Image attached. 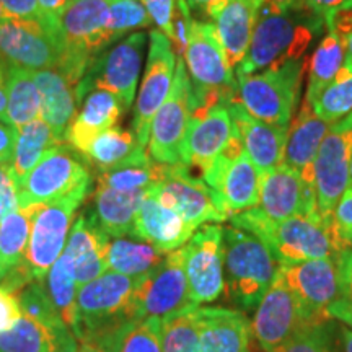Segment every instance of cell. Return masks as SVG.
Returning a JSON list of instances; mask_svg holds the SVG:
<instances>
[{"label": "cell", "mask_w": 352, "mask_h": 352, "mask_svg": "<svg viewBox=\"0 0 352 352\" xmlns=\"http://www.w3.org/2000/svg\"><path fill=\"white\" fill-rule=\"evenodd\" d=\"M323 23L305 0H263L252 43L236 65L235 78L303 59Z\"/></svg>", "instance_id": "obj_1"}, {"label": "cell", "mask_w": 352, "mask_h": 352, "mask_svg": "<svg viewBox=\"0 0 352 352\" xmlns=\"http://www.w3.org/2000/svg\"><path fill=\"white\" fill-rule=\"evenodd\" d=\"M232 227L241 228L270 246L279 264H294L310 259L334 258L342 261L344 252L334 235L331 219L320 212L297 215L285 220H271L258 208L228 219Z\"/></svg>", "instance_id": "obj_2"}, {"label": "cell", "mask_w": 352, "mask_h": 352, "mask_svg": "<svg viewBox=\"0 0 352 352\" xmlns=\"http://www.w3.org/2000/svg\"><path fill=\"white\" fill-rule=\"evenodd\" d=\"M223 271L228 298L243 308H254L271 287L279 261L256 235L227 227L223 228Z\"/></svg>", "instance_id": "obj_3"}, {"label": "cell", "mask_w": 352, "mask_h": 352, "mask_svg": "<svg viewBox=\"0 0 352 352\" xmlns=\"http://www.w3.org/2000/svg\"><path fill=\"white\" fill-rule=\"evenodd\" d=\"M305 72V59H297L236 78L235 101L250 116L287 129Z\"/></svg>", "instance_id": "obj_4"}, {"label": "cell", "mask_w": 352, "mask_h": 352, "mask_svg": "<svg viewBox=\"0 0 352 352\" xmlns=\"http://www.w3.org/2000/svg\"><path fill=\"white\" fill-rule=\"evenodd\" d=\"M183 56L195 91L196 107H227L235 100V70L228 64L214 23L192 20L188 46Z\"/></svg>", "instance_id": "obj_5"}, {"label": "cell", "mask_w": 352, "mask_h": 352, "mask_svg": "<svg viewBox=\"0 0 352 352\" xmlns=\"http://www.w3.org/2000/svg\"><path fill=\"white\" fill-rule=\"evenodd\" d=\"M139 277L107 271L77 292L78 341H95L134 320V294Z\"/></svg>", "instance_id": "obj_6"}, {"label": "cell", "mask_w": 352, "mask_h": 352, "mask_svg": "<svg viewBox=\"0 0 352 352\" xmlns=\"http://www.w3.org/2000/svg\"><path fill=\"white\" fill-rule=\"evenodd\" d=\"M90 186L91 182L82 184L70 195L44 204L38 212L25 254V263L34 280H46L52 264L63 254L74 215L85 201Z\"/></svg>", "instance_id": "obj_7"}, {"label": "cell", "mask_w": 352, "mask_h": 352, "mask_svg": "<svg viewBox=\"0 0 352 352\" xmlns=\"http://www.w3.org/2000/svg\"><path fill=\"white\" fill-rule=\"evenodd\" d=\"M195 107V91L188 77L186 65L183 57H178L170 95L151 124L147 145L153 162L162 165L182 164L183 142Z\"/></svg>", "instance_id": "obj_8"}, {"label": "cell", "mask_w": 352, "mask_h": 352, "mask_svg": "<svg viewBox=\"0 0 352 352\" xmlns=\"http://www.w3.org/2000/svg\"><path fill=\"white\" fill-rule=\"evenodd\" d=\"M147 191L165 208L175 210L192 230L206 223L226 222L228 217L215 204L214 191L188 165H162L160 178Z\"/></svg>", "instance_id": "obj_9"}, {"label": "cell", "mask_w": 352, "mask_h": 352, "mask_svg": "<svg viewBox=\"0 0 352 352\" xmlns=\"http://www.w3.org/2000/svg\"><path fill=\"white\" fill-rule=\"evenodd\" d=\"M196 308L189 297L184 248L175 250L155 270L139 277L134 294V320L164 318Z\"/></svg>", "instance_id": "obj_10"}, {"label": "cell", "mask_w": 352, "mask_h": 352, "mask_svg": "<svg viewBox=\"0 0 352 352\" xmlns=\"http://www.w3.org/2000/svg\"><path fill=\"white\" fill-rule=\"evenodd\" d=\"M202 179L212 189L215 204L228 219L258 208L261 173L246 155L239 131L227 151Z\"/></svg>", "instance_id": "obj_11"}, {"label": "cell", "mask_w": 352, "mask_h": 352, "mask_svg": "<svg viewBox=\"0 0 352 352\" xmlns=\"http://www.w3.org/2000/svg\"><path fill=\"white\" fill-rule=\"evenodd\" d=\"M341 263L334 258L279 264L277 274L300 303L303 316L310 327L329 321L328 310L340 297Z\"/></svg>", "instance_id": "obj_12"}, {"label": "cell", "mask_w": 352, "mask_h": 352, "mask_svg": "<svg viewBox=\"0 0 352 352\" xmlns=\"http://www.w3.org/2000/svg\"><path fill=\"white\" fill-rule=\"evenodd\" d=\"M145 46L144 33H132L111 51L104 52L90 65L87 76L77 85V101L90 91V88H100L113 94L121 101L122 109H129L134 103L138 80L142 69Z\"/></svg>", "instance_id": "obj_13"}, {"label": "cell", "mask_w": 352, "mask_h": 352, "mask_svg": "<svg viewBox=\"0 0 352 352\" xmlns=\"http://www.w3.org/2000/svg\"><path fill=\"white\" fill-rule=\"evenodd\" d=\"M63 51L59 26L43 19L12 20L0 25V60L8 67L54 69Z\"/></svg>", "instance_id": "obj_14"}, {"label": "cell", "mask_w": 352, "mask_h": 352, "mask_svg": "<svg viewBox=\"0 0 352 352\" xmlns=\"http://www.w3.org/2000/svg\"><path fill=\"white\" fill-rule=\"evenodd\" d=\"M183 248L184 270L192 303L201 307L215 302L226 294L223 227L217 223H206Z\"/></svg>", "instance_id": "obj_15"}, {"label": "cell", "mask_w": 352, "mask_h": 352, "mask_svg": "<svg viewBox=\"0 0 352 352\" xmlns=\"http://www.w3.org/2000/svg\"><path fill=\"white\" fill-rule=\"evenodd\" d=\"M352 158V113L329 127L314 164V186L318 210L331 219L338 201L349 186Z\"/></svg>", "instance_id": "obj_16"}, {"label": "cell", "mask_w": 352, "mask_h": 352, "mask_svg": "<svg viewBox=\"0 0 352 352\" xmlns=\"http://www.w3.org/2000/svg\"><path fill=\"white\" fill-rule=\"evenodd\" d=\"M90 183V173L74 153L57 144L44 153L38 165L19 186V208L50 204Z\"/></svg>", "instance_id": "obj_17"}, {"label": "cell", "mask_w": 352, "mask_h": 352, "mask_svg": "<svg viewBox=\"0 0 352 352\" xmlns=\"http://www.w3.org/2000/svg\"><path fill=\"white\" fill-rule=\"evenodd\" d=\"M176 57L170 39L160 30L151 32V46L145 64L142 87L139 90V98L135 101L134 113V135L140 147H147L151 124L158 109L165 103L173 85Z\"/></svg>", "instance_id": "obj_18"}, {"label": "cell", "mask_w": 352, "mask_h": 352, "mask_svg": "<svg viewBox=\"0 0 352 352\" xmlns=\"http://www.w3.org/2000/svg\"><path fill=\"white\" fill-rule=\"evenodd\" d=\"M235 135L236 127L226 104L196 107L183 142L182 164L196 166L201 175L206 176Z\"/></svg>", "instance_id": "obj_19"}, {"label": "cell", "mask_w": 352, "mask_h": 352, "mask_svg": "<svg viewBox=\"0 0 352 352\" xmlns=\"http://www.w3.org/2000/svg\"><path fill=\"white\" fill-rule=\"evenodd\" d=\"M252 334L264 352H272L310 327L302 307L283 277L276 274L271 287L258 303L252 323Z\"/></svg>", "instance_id": "obj_20"}, {"label": "cell", "mask_w": 352, "mask_h": 352, "mask_svg": "<svg viewBox=\"0 0 352 352\" xmlns=\"http://www.w3.org/2000/svg\"><path fill=\"white\" fill-rule=\"evenodd\" d=\"M258 209L271 220L320 212L314 184L284 164L261 175Z\"/></svg>", "instance_id": "obj_21"}, {"label": "cell", "mask_w": 352, "mask_h": 352, "mask_svg": "<svg viewBox=\"0 0 352 352\" xmlns=\"http://www.w3.org/2000/svg\"><path fill=\"white\" fill-rule=\"evenodd\" d=\"M109 239L94 215L82 212L70 227L63 256L67 261L78 287L108 271L107 254Z\"/></svg>", "instance_id": "obj_22"}, {"label": "cell", "mask_w": 352, "mask_h": 352, "mask_svg": "<svg viewBox=\"0 0 352 352\" xmlns=\"http://www.w3.org/2000/svg\"><path fill=\"white\" fill-rule=\"evenodd\" d=\"M201 352H252V324L239 310L196 307Z\"/></svg>", "instance_id": "obj_23"}, {"label": "cell", "mask_w": 352, "mask_h": 352, "mask_svg": "<svg viewBox=\"0 0 352 352\" xmlns=\"http://www.w3.org/2000/svg\"><path fill=\"white\" fill-rule=\"evenodd\" d=\"M195 235V230L175 210L165 208L155 196L145 192L144 201L135 214L132 239L155 246L168 254L179 250Z\"/></svg>", "instance_id": "obj_24"}, {"label": "cell", "mask_w": 352, "mask_h": 352, "mask_svg": "<svg viewBox=\"0 0 352 352\" xmlns=\"http://www.w3.org/2000/svg\"><path fill=\"white\" fill-rule=\"evenodd\" d=\"M232 121L239 131L246 155L259 173H266L283 164L287 129L250 116L235 100L227 104Z\"/></svg>", "instance_id": "obj_25"}, {"label": "cell", "mask_w": 352, "mask_h": 352, "mask_svg": "<svg viewBox=\"0 0 352 352\" xmlns=\"http://www.w3.org/2000/svg\"><path fill=\"white\" fill-rule=\"evenodd\" d=\"M331 126V122L321 120L314 111V107L302 101L298 114L292 118L287 127L283 164L297 170L307 182L314 184L315 158Z\"/></svg>", "instance_id": "obj_26"}, {"label": "cell", "mask_w": 352, "mask_h": 352, "mask_svg": "<svg viewBox=\"0 0 352 352\" xmlns=\"http://www.w3.org/2000/svg\"><path fill=\"white\" fill-rule=\"evenodd\" d=\"M259 6L261 0H223L222 6L210 16L233 70L248 52Z\"/></svg>", "instance_id": "obj_27"}, {"label": "cell", "mask_w": 352, "mask_h": 352, "mask_svg": "<svg viewBox=\"0 0 352 352\" xmlns=\"http://www.w3.org/2000/svg\"><path fill=\"white\" fill-rule=\"evenodd\" d=\"M74 333L65 324H47L21 315L7 331L0 333V352H77Z\"/></svg>", "instance_id": "obj_28"}, {"label": "cell", "mask_w": 352, "mask_h": 352, "mask_svg": "<svg viewBox=\"0 0 352 352\" xmlns=\"http://www.w3.org/2000/svg\"><path fill=\"white\" fill-rule=\"evenodd\" d=\"M122 111L124 109L116 96L107 90L96 88L95 91L88 94L82 109L67 127L65 142L83 157L90 144L101 132L113 127L114 122L120 120Z\"/></svg>", "instance_id": "obj_29"}, {"label": "cell", "mask_w": 352, "mask_h": 352, "mask_svg": "<svg viewBox=\"0 0 352 352\" xmlns=\"http://www.w3.org/2000/svg\"><path fill=\"white\" fill-rule=\"evenodd\" d=\"M34 80L41 94V118L50 124L57 142L63 144L67 127L76 118V90L56 69L36 70Z\"/></svg>", "instance_id": "obj_30"}, {"label": "cell", "mask_w": 352, "mask_h": 352, "mask_svg": "<svg viewBox=\"0 0 352 352\" xmlns=\"http://www.w3.org/2000/svg\"><path fill=\"white\" fill-rule=\"evenodd\" d=\"M145 192L147 189L131 192L116 191L98 183L94 195V209L90 214L108 236H132L135 214L140 208V202L144 201Z\"/></svg>", "instance_id": "obj_31"}, {"label": "cell", "mask_w": 352, "mask_h": 352, "mask_svg": "<svg viewBox=\"0 0 352 352\" xmlns=\"http://www.w3.org/2000/svg\"><path fill=\"white\" fill-rule=\"evenodd\" d=\"M43 206L19 208L0 220V280L25 261L33 222Z\"/></svg>", "instance_id": "obj_32"}, {"label": "cell", "mask_w": 352, "mask_h": 352, "mask_svg": "<svg viewBox=\"0 0 352 352\" xmlns=\"http://www.w3.org/2000/svg\"><path fill=\"white\" fill-rule=\"evenodd\" d=\"M41 94L34 70L8 67L7 70V113L3 122L16 131L41 118Z\"/></svg>", "instance_id": "obj_33"}, {"label": "cell", "mask_w": 352, "mask_h": 352, "mask_svg": "<svg viewBox=\"0 0 352 352\" xmlns=\"http://www.w3.org/2000/svg\"><path fill=\"white\" fill-rule=\"evenodd\" d=\"M160 170L162 164L153 162L144 147H138L118 165L101 171L98 183L116 191H145L160 178Z\"/></svg>", "instance_id": "obj_34"}, {"label": "cell", "mask_w": 352, "mask_h": 352, "mask_svg": "<svg viewBox=\"0 0 352 352\" xmlns=\"http://www.w3.org/2000/svg\"><path fill=\"white\" fill-rule=\"evenodd\" d=\"M54 132L43 118H38L32 122L19 129V138H16L15 151H13L10 166L13 175H15L16 183L23 182L38 162L41 160L44 153L51 147L57 145Z\"/></svg>", "instance_id": "obj_35"}, {"label": "cell", "mask_w": 352, "mask_h": 352, "mask_svg": "<svg viewBox=\"0 0 352 352\" xmlns=\"http://www.w3.org/2000/svg\"><path fill=\"white\" fill-rule=\"evenodd\" d=\"M346 63V50L336 36L328 33L321 39L308 64V83L303 103L314 107L323 90L336 78Z\"/></svg>", "instance_id": "obj_36"}, {"label": "cell", "mask_w": 352, "mask_h": 352, "mask_svg": "<svg viewBox=\"0 0 352 352\" xmlns=\"http://www.w3.org/2000/svg\"><path fill=\"white\" fill-rule=\"evenodd\" d=\"M95 341L107 352H164L160 318L126 321Z\"/></svg>", "instance_id": "obj_37"}, {"label": "cell", "mask_w": 352, "mask_h": 352, "mask_svg": "<svg viewBox=\"0 0 352 352\" xmlns=\"http://www.w3.org/2000/svg\"><path fill=\"white\" fill-rule=\"evenodd\" d=\"M164 258L165 253H162L151 243L120 236V239L109 240L107 264L108 271L120 272L129 277H140L155 270Z\"/></svg>", "instance_id": "obj_38"}, {"label": "cell", "mask_w": 352, "mask_h": 352, "mask_svg": "<svg viewBox=\"0 0 352 352\" xmlns=\"http://www.w3.org/2000/svg\"><path fill=\"white\" fill-rule=\"evenodd\" d=\"M47 290L54 302V305L59 311L60 318L65 323L70 331L76 336L77 324H78V310H77V292L78 285L76 283L72 271H70L67 261L60 254L59 259L52 264V267L47 272Z\"/></svg>", "instance_id": "obj_39"}, {"label": "cell", "mask_w": 352, "mask_h": 352, "mask_svg": "<svg viewBox=\"0 0 352 352\" xmlns=\"http://www.w3.org/2000/svg\"><path fill=\"white\" fill-rule=\"evenodd\" d=\"M138 147L140 145L132 132L120 127H109L90 144L83 158L101 173L129 157Z\"/></svg>", "instance_id": "obj_40"}, {"label": "cell", "mask_w": 352, "mask_h": 352, "mask_svg": "<svg viewBox=\"0 0 352 352\" xmlns=\"http://www.w3.org/2000/svg\"><path fill=\"white\" fill-rule=\"evenodd\" d=\"M314 111L331 124L352 113V67L342 65L336 78L315 101Z\"/></svg>", "instance_id": "obj_41"}, {"label": "cell", "mask_w": 352, "mask_h": 352, "mask_svg": "<svg viewBox=\"0 0 352 352\" xmlns=\"http://www.w3.org/2000/svg\"><path fill=\"white\" fill-rule=\"evenodd\" d=\"M192 310L179 311V314L160 318V338L164 352H201L199 331H197Z\"/></svg>", "instance_id": "obj_42"}, {"label": "cell", "mask_w": 352, "mask_h": 352, "mask_svg": "<svg viewBox=\"0 0 352 352\" xmlns=\"http://www.w3.org/2000/svg\"><path fill=\"white\" fill-rule=\"evenodd\" d=\"M15 296L20 303L21 315L47 324H56V327L57 324H65L59 311H57L54 302H52L47 285H44V280H33V283L25 285L20 292H16Z\"/></svg>", "instance_id": "obj_43"}, {"label": "cell", "mask_w": 352, "mask_h": 352, "mask_svg": "<svg viewBox=\"0 0 352 352\" xmlns=\"http://www.w3.org/2000/svg\"><path fill=\"white\" fill-rule=\"evenodd\" d=\"M152 23L151 15L140 0H109V33L114 39Z\"/></svg>", "instance_id": "obj_44"}, {"label": "cell", "mask_w": 352, "mask_h": 352, "mask_svg": "<svg viewBox=\"0 0 352 352\" xmlns=\"http://www.w3.org/2000/svg\"><path fill=\"white\" fill-rule=\"evenodd\" d=\"M324 25H327L328 33H331L344 44V64L352 67V0H347L346 3L328 12L324 15Z\"/></svg>", "instance_id": "obj_45"}, {"label": "cell", "mask_w": 352, "mask_h": 352, "mask_svg": "<svg viewBox=\"0 0 352 352\" xmlns=\"http://www.w3.org/2000/svg\"><path fill=\"white\" fill-rule=\"evenodd\" d=\"M324 324L303 328L292 340L272 352H333L327 333H324Z\"/></svg>", "instance_id": "obj_46"}, {"label": "cell", "mask_w": 352, "mask_h": 352, "mask_svg": "<svg viewBox=\"0 0 352 352\" xmlns=\"http://www.w3.org/2000/svg\"><path fill=\"white\" fill-rule=\"evenodd\" d=\"M328 315L352 328V250L341 263L340 297L329 307Z\"/></svg>", "instance_id": "obj_47"}, {"label": "cell", "mask_w": 352, "mask_h": 352, "mask_svg": "<svg viewBox=\"0 0 352 352\" xmlns=\"http://www.w3.org/2000/svg\"><path fill=\"white\" fill-rule=\"evenodd\" d=\"M334 235L344 252L352 250V186H347L344 195L338 201L331 214Z\"/></svg>", "instance_id": "obj_48"}, {"label": "cell", "mask_w": 352, "mask_h": 352, "mask_svg": "<svg viewBox=\"0 0 352 352\" xmlns=\"http://www.w3.org/2000/svg\"><path fill=\"white\" fill-rule=\"evenodd\" d=\"M191 25H192V19H191V13H189L188 2L186 0H176L173 21H171V34L168 39L171 46H173L175 54L178 57H183L184 51H186Z\"/></svg>", "instance_id": "obj_49"}, {"label": "cell", "mask_w": 352, "mask_h": 352, "mask_svg": "<svg viewBox=\"0 0 352 352\" xmlns=\"http://www.w3.org/2000/svg\"><path fill=\"white\" fill-rule=\"evenodd\" d=\"M148 12L153 23L158 26L166 38L171 34V21L176 8V0H140Z\"/></svg>", "instance_id": "obj_50"}, {"label": "cell", "mask_w": 352, "mask_h": 352, "mask_svg": "<svg viewBox=\"0 0 352 352\" xmlns=\"http://www.w3.org/2000/svg\"><path fill=\"white\" fill-rule=\"evenodd\" d=\"M0 202L6 209V215L19 209V183L10 164L0 165Z\"/></svg>", "instance_id": "obj_51"}, {"label": "cell", "mask_w": 352, "mask_h": 352, "mask_svg": "<svg viewBox=\"0 0 352 352\" xmlns=\"http://www.w3.org/2000/svg\"><path fill=\"white\" fill-rule=\"evenodd\" d=\"M3 20H39L43 19L38 0H0Z\"/></svg>", "instance_id": "obj_52"}, {"label": "cell", "mask_w": 352, "mask_h": 352, "mask_svg": "<svg viewBox=\"0 0 352 352\" xmlns=\"http://www.w3.org/2000/svg\"><path fill=\"white\" fill-rule=\"evenodd\" d=\"M21 318V308L16 296L0 287V333L10 329Z\"/></svg>", "instance_id": "obj_53"}, {"label": "cell", "mask_w": 352, "mask_h": 352, "mask_svg": "<svg viewBox=\"0 0 352 352\" xmlns=\"http://www.w3.org/2000/svg\"><path fill=\"white\" fill-rule=\"evenodd\" d=\"M72 2L74 0H38L43 20L54 26H59L60 16Z\"/></svg>", "instance_id": "obj_54"}, {"label": "cell", "mask_w": 352, "mask_h": 352, "mask_svg": "<svg viewBox=\"0 0 352 352\" xmlns=\"http://www.w3.org/2000/svg\"><path fill=\"white\" fill-rule=\"evenodd\" d=\"M16 138H19V131L15 127L0 122V165L10 164Z\"/></svg>", "instance_id": "obj_55"}, {"label": "cell", "mask_w": 352, "mask_h": 352, "mask_svg": "<svg viewBox=\"0 0 352 352\" xmlns=\"http://www.w3.org/2000/svg\"><path fill=\"white\" fill-rule=\"evenodd\" d=\"M305 2L307 6L316 13V15H320L321 19L324 20V15H327L328 12H331L333 8L346 3L347 0H305Z\"/></svg>", "instance_id": "obj_56"}, {"label": "cell", "mask_w": 352, "mask_h": 352, "mask_svg": "<svg viewBox=\"0 0 352 352\" xmlns=\"http://www.w3.org/2000/svg\"><path fill=\"white\" fill-rule=\"evenodd\" d=\"M7 70L6 64L0 60V121L6 120L7 113Z\"/></svg>", "instance_id": "obj_57"}, {"label": "cell", "mask_w": 352, "mask_h": 352, "mask_svg": "<svg viewBox=\"0 0 352 352\" xmlns=\"http://www.w3.org/2000/svg\"><path fill=\"white\" fill-rule=\"evenodd\" d=\"M186 2H188V6L201 8L206 15L212 16L214 12L217 10L220 6H222L223 0H186Z\"/></svg>", "instance_id": "obj_58"}, {"label": "cell", "mask_w": 352, "mask_h": 352, "mask_svg": "<svg viewBox=\"0 0 352 352\" xmlns=\"http://www.w3.org/2000/svg\"><path fill=\"white\" fill-rule=\"evenodd\" d=\"M77 352H107L96 341H80Z\"/></svg>", "instance_id": "obj_59"}, {"label": "cell", "mask_w": 352, "mask_h": 352, "mask_svg": "<svg viewBox=\"0 0 352 352\" xmlns=\"http://www.w3.org/2000/svg\"><path fill=\"white\" fill-rule=\"evenodd\" d=\"M342 342H344V352H352V329L351 328H342Z\"/></svg>", "instance_id": "obj_60"}, {"label": "cell", "mask_w": 352, "mask_h": 352, "mask_svg": "<svg viewBox=\"0 0 352 352\" xmlns=\"http://www.w3.org/2000/svg\"><path fill=\"white\" fill-rule=\"evenodd\" d=\"M3 215H6V209H3V204L0 202V220L3 219Z\"/></svg>", "instance_id": "obj_61"}, {"label": "cell", "mask_w": 352, "mask_h": 352, "mask_svg": "<svg viewBox=\"0 0 352 352\" xmlns=\"http://www.w3.org/2000/svg\"><path fill=\"white\" fill-rule=\"evenodd\" d=\"M349 186H352V158H351V165H349Z\"/></svg>", "instance_id": "obj_62"}, {"label": "cell", "mask_w": 352, "mask_h": 352, "mask_svg": "<svg viewBox=\"0 0 352 352\" xmlns=\"http://www.w3.org/2000/svg\"><path fill=\"white\" fill-rule=\"evenodd\" d=\"M3 21V12H2V6H0V25H2Z\"/></svg>", "instance_id": "obj_63"}, {"label": "cell", "mask_w": 352, "mask_h": 352, "mask_svg": "<svg viewBox=\"0 0 352 352\" xmlns=\"http://www.w3.org/2000/svg\"><path fill=\"white\" fill-rule=\"evenodd\" d=\"M261 2H263V0H261Z\"/></svg>", "instance_id": "obj_64"}]
</instances>
